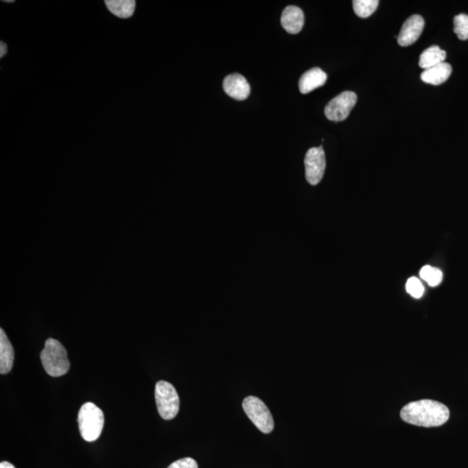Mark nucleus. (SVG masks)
<instances>
[{
    "label": "nucleus",
    "instance_id": "f257e3e1",
    "mask_svg": "<svg viewBox=\"0 0 468 468\" xmlns=\"http://www.w3.org/2000/svg\"><path fill=\"white\" fill-rule=\"evenodd\" d=\"M450 414L446 405L432 400L413 402L404 406L401 411L402 419L405 423L425 428L443 425Z\"/></svg>",
    "mask_w": 468,
    "mask_h": 468
},
{
    "label": "nucleus",
    "instance_id": "f03ea898",
    "mask_svg": "<svg viewBox=\"0 0 468 468\" xmlns=\"http://www.w3.org/2000/svg\"><path fill=\"white\" fill-rule=\"evenodd\" d=\"M42 364L46 373L53 378L62 377L70 370L71 363L63 344L56 339L46 341L40 353Z\"/></svg>",
    "mask_w": 468,
    "mask_h": 468
},
{
    "label": "nucleus",
    "instance_id": "7ed1b4c3",
    "mask_svg": "<svg viewBox=\"0 0 468 468\" xmlns=\"http://www.w3.org/2000/svg\"><path fill=\"white\" fill-rule=\"evenodd\" d=\"M78 421L83 439L92 443L101 435L105 425V414L97 405L86 402L79 410Z\"/></svg>",
    "mask_w": 468,
    "mask_h": 468
},
{
    "label": "nucleus",
    "instance_id": "20e7f679",
    "mask_svg": "<svg viewBox=\"0 0 468 468\" xmlns=\"http://www.w3.org/2000/svg\"><path fill=\"white\" fill-rule=\"evenodd\" d=\"M155 396L160 417L167 421L174 419L180 409V398L175 387L166 381H159L156 385Z\"/></svg>",
    "mask_w": 468,
    "mask_h": 468
},
{
    "label": "nucleus",
    "instance_id": "39448f33",
    "mask_svg": "<svg viewBox=\"0 0 468 468\" xmlns=\"http://www.w3.org/2000/svg\"><path fill=\"white\" fill-rule=\"evenodd\" d=\"M242 406L249 419L259 431L264 433H269L274 431V418H272L269 409L259 398L256 397L245 398Z\"/></svg>",
    "mask_w": 468,
    "mask_h": 468
},
{
    "label": "nucleus",
    "instance_id": "423d86ee",
    "mask_svg": "<svg viewBox=\"0 0 468 468\" xmlns=\"http://www.w3.org/2000/svg\"><path fill=\"white\" fill-rule=\"evenodd\" d=\"M358 97L351 91H344L326 105L324 114L329 121L343 122L354 108Z\"/></svg>",
    "mask_w": 468,
    "mask_h": 468
},
{
    "label": "nucleus",
    "instance_id": "0eeeda50",
    "mask_svg": "<svg viewBox=\"0 0 468 468\" xmlns=\"http://www.w3.org/2000/svg\"><path fill=\"white\" fill-rule=\"evenodd\" d=\"M305 177L310 185L315 186L323 179L326 160L323 147L310 148L305 158Z\"/></svg>",
    "mask_w": 468,
    "mask_h": 468
},
{
    "label": "nucleus",
    "instance_id": "6e6552de",
    "mask_svg": "<svg viewBox=\"0 0 468 468\" xmlns=\"http://www.w3.org/2000/svg\"><path fill=\"white\" fill-rule=\"evenodd\" d=\"M424 19L420 15H413L405 21L397 37L398 44L409 46L416 43L424 29Z\"/></svg>",
    "mask_w": 468,
    "mask_h": 468
},
{
    "label": "nucleus",
    "instance_id": "1a4fd4ad",
    "mask_svg": "<svg viewBox=\"0 0 468 468\" xmlns=\"http://www.w3.org/2000/svg\"><path fill=\"white\" fill-rule=\"evenodd\" d=\"M223 88L226 94L238 101H243L251 93L250 84L242 75L233 73L226 76L223 82Z\"/></svg>",
    "mask_w": 468,
    "mask_h": 468
},
{
    "label": "nucleus",
    "instance_id": "9d476101",
    "mask_svg": "<svg viewBox=\"0 0 468 468\" xmlns=\"http://www.w3.org/2000/svg\"><path fill=\"white\" fill-rule=\"evenodd\" d=\"M281 24L287 33L297 34L305 24V14L298 6H289L283 11Z\"/></svg>",
    "mask_w": 468,
    "mask_h": 468
},
{
    "label": "nucleus",
    "instance_id": "9b49d317",
    "mask_svg": "<svg viewBox=\"0 0 468 468\" xmlns=\"http://www.w3.org/2000/svg\"><path fill=\"white\" fill-rule=\"evenodd\" d=\"M327 80V75L320 68H312L302 75L299 80V90L302 94H308L310 92L324 86Z\"/></svg>",
    "mask_w": 468,
    "mask_h": 468
},
{
    "label": "nucleus",
    "instance_id": "f8f14e48",
    "mask_svg": "<svg viewBox=\"0 0 468 468\" xmlns=\"http://www.w3.org/2000/svg\"><path fill=\"white\" fill-rule=\"evenodd\" d=\"M451 74V65L443 62L425 70L421 73V78L426 83L432 84V86H440L450 78Z\"/></svg>",
    "mask_w": 468,
    "mask_h": 468
},
{
    "label": "nucleus",
    "instance_id": "ddd939ff",
    "mask_svg": "<svg viewBox=\"0 0 468 468\" xmlns=\"http://www.w3.org/2000/svg\"><path fill=\"white\" fill-rule=\"evenodd\" d=\"M14 362V350L8 337L0 329V373L1 375L8 374L13 369Z\"/></svg>",
    "mask_w": 468,
    "mask_h": 468
},
{
    "label": "nucleus",
    "instance_id": "4468645a",
    "mask_svg": "<svg viewBox=\"0 0 468 468\" xmlns=\"http://www.w3.org/2000/svg\"><path fill=\"white\" fill-rule=\"evenodd\" d=\"M446 52L441 49L439 46L433 45L421 53L419 66L423 69L424 71L428 70L429 68L443 63L445 59H446Z\"/></svg>",
    "mask_w": 468,
    "mask_h": 468
},
{
    "label": "nucleus",
    "instance_id": "2eb2a0df",
    "mask_svg": "<svg viewBox=\"0 0 468 468\" xmlns=\"http://www.w3.org/2000/svg\"><path fill=\"white\" fill-rule=\"evenodd\" d=\"M136 1L134 0H107L105 5L111 13L120 18L133 16L136 11Z\"/></svg>",
    "mask_w": 468,
    "mask_h": 468
},
{
    "label": "nucleus",
    "instance_id": "dca6fc26",
    "mask_svg": "<svg viewBox=\"0 0 468 468\" xmlns=\"http://www.w3.org/2000/svg\"><path fill=\"white\" fill-rule=\"evenodd\" d=\"M352 4L355 13L363 18L371 16L379 6L378 0H354Z\"/></svg>",
    "mask_w": 468,
    "mask_h": 468
},
{
    "label": "nucleus",
    "instance_id": "f3484780",
    "mask_svg": "<svg viewBox=\"0 0 468 468\" xmlns=\"http://www.w3.org/2000/svg\"><path fill=\"white\" fill-rule=\"evenodd\" d=\"M421 278L432 287L438 286L443 281V274L440 269L431 266H425L420 271Z\"/></svg>",
    "mask_w": 468,
    "mask_h": 468
},
{
    "label": "nucleus",
    "instance_id": "a211bd4d",
    "mask_svg": "<svg viewBox=\"0 0 468 468\" xmlns=\"http://www.w3.org/2000/svg\"><path fill=\"white\" fill-rule=\"evenodd\" d=\"M454 32L460 40H468V15L459 14L454 19Z\"/></svg>",
    "mask_w": 468,
    "mask_h": 468
},
{
    "label": "nucleus",
    "instance_id": "6ab92c4d",
    "mask_svg": "<svg viewBox=\"0 0 468 468\" xmlns=\"http://www.w3.org/2000/svg\"><path fill=\"white\" fill-rule=\"evenodd\" d=\"M406 293L411 295L414 298H420L423 296L424 286L423 283L416 277L408 279L406 283Z\"/></svg>",
    "mask_w": 468,
    "mask_h": 468
},
{
    "label": "nucleus",
    "instance_id": "aec40b11",
    "mask_svg": "<svg viewBox=\"0 0 468 468\" xmlns=\"http://www.w3.org/2000/svg\"><path fill=\"white\" fill-rule=\"evenodd\" d=\"M168 468H198V464L194 459L187 457L176 460Z\"/></svg>",
    "mask_w": 468,
    "mask_h": 468
},
{
    "label": "nucleus",
    "instance_id": "412c9836",
    "mask_svg": "<svg viewBox=\"0 0 468 468\" xmlns=\"http://www.w3.org/2000/svg\"><path fill=\"white\" fill-rule=\"evenodd\" d=\"M0 57H2L4 56H6V52H7V45L6 44L4 43L3 41H1V43H0Z\"/></svg>",
    "mask_w": 468,
    "mask_h": 468
},
{
    "label": "nucleus",
    "instance_id": "4be33fe9",
    "mask_svg": "<svg viewBox=\"0 0 468 468\" xmlns=\"http://www.w3.org/2000/svg\"><path fill=\"white\" fill-rule=\"evenodd\" d=\"M0 468H16L13 464L7 462H3L0 463Z\"/></svg>",
    "mask_w": 468,
    "mask_h": 468
},
{
    "label": "nucleus",
    "instance_id": "5701e85b",
    "mask_svg": "<svg viewBox=\"0 0 468 468\" xmlns=\"http://www.w3.org/2000/svg\"><path fill=\"white\" fill-rule=\"evenodd\" d=\"M4 2H5V3H13L14 1H13V0H5V1H4Z\"/></svg>",
    "mask_w": 468,
    "mask_h": 468
}]
</instances>
